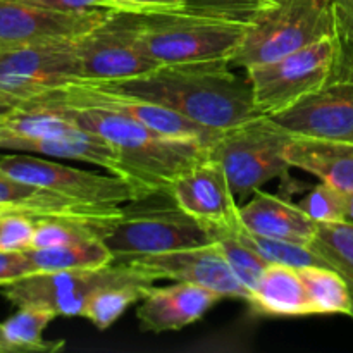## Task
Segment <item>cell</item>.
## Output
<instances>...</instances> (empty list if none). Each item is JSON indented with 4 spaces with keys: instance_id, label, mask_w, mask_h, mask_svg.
<instances>
[{
    "instance_id": "6da1fadb",
    "label": "cell",
    "mask_w": 353,
    "mask_h": 353,
    "mask_svg": "<svg viewBox=\"0 0 353 353\" xmlns=\"http://www.w3.org/2000/svg\"><path fill=\"white\" fill-rule=\"evenodd\" d=\"M103 85L168 107L216 131L261 116L247 76L238 74L230 61L162 64L137 78Z\"/></svg>"
},
{
    "instance_id": "7a4b0ae2",
    "label": "cell",
    "mask_w": 353,
    "mask_h": 353,
    "mask_svg": "<svg viewBox=\"0 0 353 353\" xmlns=\"http://www.w3.org/2000/svg\"><path fill=\"white\" fill-rule=\"evenodd\" d=\"M61 105L78 126L102 134L112 143L119 157V178L131 186L137 200L169 193L186 169L209 157V145L199 140L165 137L110 110Z\"/></svg>"
},
{
    "instance_id": "3957f363",
    "label": "cell",
    "mask_w": 353,
    "mask_h": 353,
    "mask_svg": "<svg viewBox=\"0 0 353 353\" xmlns=\"http://www.w3.org/2000/svg\"><path fill=\"white\" fill-rule=\"evenodd\" d=\"M130 14L138 41L157 65L230 61L252 21L195 12Z\"/></svg>"
},
{
    "instance_id": "277c9868",
    "label": "cell",
    "mask_w": 353,
    "mask_h": 353,
    "mask_svg": "<svg viewBox=\"0 0 353 353\" xmlns=\"http://www.w3.org/2000/svg\"><path fill=\"white\" fill-rule=\"evenodd\" d=\"M324 37H338L334 0H274L252 19L230 64L240 69L264 64Z\"/></svg>"
},
{
    "instance_id": "5b68a950",
    "label": "cell",
    "mask_w": 353,
    "mask_h": 353,
    "mask_svg": "<svg viewBox=\"0 0 353 353\" xmlns=\"http://www.w3.org/2000/svg\"><path fill=\"white\" fill-rule=\"evenodd\" d=\"M293 138L272 117L261 114L221 131L209 145V157L219 162L234 195L245 196L286 174L292 168L288 147Z\"/></svg>"
},
{
    "instance_id": "8992f818",
    "label": "cell",
    "mask_w": 353,
    "mask_h": 353,
    "mask_svg": "<svg viewBox=\"0 0 353 353\" xmlns=\"http://www.w3.org/2000/svg\"><path fill=\"white\" fill-rule=\"evenodd\" d=\"M216 241V233L178 207L172 196L168 203H150V196L134 200L130 207H124L123 216L103 236V243L112 252L116 262Z\"/></svg>"
},
{
    "instance_id": "52a82bcc",
    "label": "cell",
    "mask_w": 353,
    "mask_h": 353,
    "mask_svg": "<svg viewBox=\"0 0 353 353\" xmlns=\"http://www.w3.org/2000/svg\"><path fill=\"white\" fill-rule=\"evenodd\" d=\"M340 54V38L324 37L285 57L245 69L259 114L276 116L323 88L333 78Z\"/></svg>"
},
{
    "instance_id": "ba28073f",
    "label": "cell",
    "mask_w": 353,
    "mask_h": 353,
    "mask_svg": "<svg viewBox=\"0 0 353 353\" xmlns=\"http://www.w3.org/2000/svg\"><path fill=\"white\" fill-rule=\"evenodd\" d=\"M128 283L155 285L157 281L130 262L114 261L102 268L33 272L6 285L3 295L16 307H45L57 316L74 317L81 316L88 300L99 290Z\"/></svg>"
},
{
    "instance_id": "9c48e42d",
    "label": "cell",
    "mask_w": 353,
    "mask_h": 353,
    "mask_svg": "<svg viewBox=\"0 0 353 353\" xmlns=\"http://www.w3.org/2000/svg\"><path fill=\"white\" fill-rule=\"evenodd\" d=\"M78 38L0 52V112L79 81Z\"/></svg>"
},
{
    "instance_id": "30bf717a",
    "label": "cell",
    "mask_w": 353,
    "mask_h": 353,
    "mask_svg": "<svg viewBox=\"0 0 353 353\" xmlns=\"http://www.w3.org/2000/svg\"><path fill=\"white\" fill-rule=\"evenodd\" d=\"M79 81L116 83L157 68L138 41L128 12L110 10L109 17L76 41Z\"/></svg>"
},
{
    "instance_id": "8fae6325",
    "label": "cell",
    "mask_w": 353,
    "mask_h": 353,
    "mask_svg": "<svg viewBox=\"0 0 353 353\" xmlns=\"http://www.w3.org/2000/svg\"><path fill=\"white\" fill-rule=\"evenodd\" d=\"M41 97L61 102L64 105L76 107V109H102L123 114V116L130 117L157 133L165 134V137L199 140L202 143L210 145L221 134V131L202 126L168 107L121 93L103 83L74 81Z\"/></svg>"
},
{
    "instance_id": "7c38bea8",
    "label": "cell",
    "mask_w": 353,
    "mask_h": 353,
    "mask_svg": "<svg viewBox=\"0 0 353 353\" xmlns=\"http://www.w3.org/2000/svg\"><path fill=\"white\" fill-rule=\"evenodd\" d=\"M0 171L83 203L123 205L124 202L137 200L131 186L119 176L97 174L33 155L2 157Z\"/></svg>"
},
{
    "instance_id": "4fadbf2b",
    "label": "cell",
    "mask_w": 353,
    "mask_h": 353,
    "mask_svg": "<svg viewBox=\"0 0 353 353\" xmlns=\"http://www.w3.org/2000/svg\"><path fill=\"white\" fill-rule=\"evenodd\" d=\"M269 117L295 137L353 141V74L334 71L323 88Z\"/></svg>"
},
{
    "instance_id": "5bb4252c",
    "label": "cell",
    "mask_w": 353,
    "mask_h": 353,
    "mask_svg": "<svg viewBox=\"0 0 353 353\" xmlns=\"http://www.w3.org/2000/svg\"><path fill=\"white\" fill-rule=\"evenodd\" d=\"M169 195L186 214L209 228L212 233L238 231L240 205L219 162L207 157L186 169L174 183Z\"/></svg>"
},
{
    "instance_id": "9a60e30c",
    "label": "cell",
    "mask_w": 353,
    "mask_h": 353,
    "mask_svg": "<svg viewBox=\"0 0 353 353\" xmlns=\"http://www.w3.org/2000/svg\"><path fill=\"white\" fill-rule=\"evenodd\" d=\"M109 9L59 12L24 0H0V52L24 45L79 38L109 17Z\"/></svg>"
},
{
    "instance_id": "2e32d148",
    "label": "cell",
    "mask_w": 353,
    "mask_h": 353,
    "mask_svg": "<svg viewBox=\"0 0 353 353\" xmlns=\"http://www.w3.org/2000/svg\"><path fill=\"white\" fill-rule=\"evenodd\" d=\"M128 262L145 274L152 276L155 281L169 279L193 283L219 293L223 299H238L245 302L250 299V293L238 281L228 265L217 241L202 247L133 259Z\"/></svg>"
},
{
    "instance_id": "e0dca14e",
    "label": "cell",
    "mask_w": 353,
    "mask_h": 353,
    "mask_svg": "<svg viewBox=\"0 0 353 353\" xmlns=\"http://www.w3.org/2000/svg\"><path fill=\"white\" fill-rule=\"evenodd\" d=\"M0 209L26 214L33 219H71L112 228L123 216L121 205H93L68 199L50 190L21 181L0 171Z\"/></svg>"
},
{
    "instance_id": "ac0fdd59",
    "label": "cell",
    "mask_w": 353,
    "mask_h": 353,
    "mask_svg": "<svg viewBox=\"0 0 353 353\" xmlns=\"http://www.w3.org/2000/svg\"><path fill=\"white\" fill-rule=\"evenodd\" d=\"M223 296L193 283L174 281L169 286L150 285L137 309L140 327L148 333L179 331L202 319Z\"/></svg>"
},
{
    "instance_id": "d6986e66",
    "label": "cell",
    "mask_w": 353,
    "mask_h": 353,
    "mask_svg": "<svg viewBox=\"0 0 353 353\" xmlns=\"http://www.w3.org/2000/svg\"><path fill=\"white\" fill-rule=\"evenodd\" d=\"M240 223L250 233L276 240L309 245L316 234L314 223L299 203H292L272 193L255 190L252 199L240 205Z\"/></svg>"
},
{
    "instance_id": "ffe728a7",
    "label": "cell",
    "mask_w": 353,
    "mask_h": 353,
    "mask_svg": "<svg viewBox=\"0 0 353 353\" xmlns=\"http://www.w3.org/2000/svg\"><path fill=\"white\" fill-rule=\"evenodd\" d=\"M292 168H299L343 192H353V141L295 137L288 147Z\"/></svg>"
},
{
    "instance_id": "44dd1931",
    "label": "cell",
    "mask_w": 353,
    "mask_h": 353,
    "mask_svg": "<svg viewBox=\"0 0 353 353\" xmlns=\"http://www.w3.org/2000/svg\"><path fill=\"white\" fill-rule=\"evenodd\" d=\"M248 305L262 316L305 317L314 316L309 293L299 269L271 264L250 293Z\"/></svg>"
},
{
    "instance_id": "7402d4cb",
    "label": "cell",
    "mask_w": 353,
    "mask_h": 353,
    "mask_svg": "<svg viewBox=\"0 0 353 353\" xmlns=\"http://www.w3.org/2000/svg\"><path fill=\"white\" fill-rule=\"evenodd\" d=\"M7 150L38 154L43 157L65 159V161H79L99 165L110 174H121L119 157L116 148L109 140L99 133L85 130L79 126L74 133L64 134L59 138H45V140H21L7 145Z\"/></svg>"
},
{
    "instance_id": "603a6c76",
    "label": "cell",
    "mask_w": 353,
    "mask_h": 353,
    "mask_svg": "<svg viewBox=\"0 0 353 353\" xmlns=\"http://www.w3.org/2000/svg\"><path fill=\"white\" fill-rule=\"evenodd\" d=\"M24 254L30 259L33 272L92 269L114 262L112 252L107 248L103 240L83 241V243L62 245V247L28 248Z\"/></svg>"
},
{
    "instance_id": "cb8c5ba5",
    "label": "cell",
    "mask_w": 353,
    "mask_h": 353,
    "mask_svg": "<svg viewBox=\"0 0 353 353\" xmlns=\"http://www.w3.org/2000/svg\"><path fill=\"white\" fill-rule=\"evenodd\" d=\"M299 271L314 316H348L353 319V290L340 272L323 265H309Z\"/></svg>"
},
{
    "instance_id": "d4e9b609",
    "label": "cell",
    "mask_w": 353,
    "mask_h": 353,
    "mask_svg": "<svg viewBox=\"0 0 353 353\" xmlns=\"http://www.w3.org/2000/svg\"><path fill=\"white\" fill-rule=\"evenodd\" d=\"M57 317L50 309L37 305L17 307V312L6 321L3 331L10 343L21 353L31 352H57L64 348V341H45L43 331Z\"/></svg>"
},
{
    "instance_id": "484cf974",
    "label": "cell",
    "mask_w": 353,
    "mask_h": 353,
    "mask_svg": "<svg viewBox=\"0 0 353 353\" xmlns=\"http://www.w3.org/2000/svg\"><path fill=\"white\" fill-rule=\"evenodd\" d=\"M309 247L340 272L353 290V223H317L316 234Z\"/></svg>"
},
{
    "instance_id": "4316f807",
    "label": "cell",
    "mask_w": 353,
    "mask_h": 353,
    "mask_svg": "<svg viewBox=\"0 0 353 353\" xmlns=\"http://www.w3.org/2000/svg\"><path fill=\"white\" fill-rule=\"evenodd\" d=\"M150 285L128 283V285L107 286L99 290L83 309L81 317L88 319L97 330L105 331L130 309L143 299L145 288Z\"/></svg>"
},
{
    "instance_id": "83f0119b",
    "label": "cell",
    "mask_w": 353,
    "mask_h": 353,
    "mask_svg": "<svg viewBox=\"0 0 353 353\" xmlns=\"http://www.w3.org/2000/svg\"><path fill=\"white\" fill-rule=\"evenodd\" d=\"M238 236H240L248 247L254 248L259 255H262L269 264L290 265V268L295 269L309 268V265L330 268L327 262L324 261L317 252H314L309 245L295 243V241L286 240H276V238L259 236V234L247 231L245 228H240V230H238Z\"/></svg>"
},
{
    "instance_id": "f1b7e54d",
    "label": "cell",
    "mask_w": 353,
    "mask_h": 353,
    "mask_svg": "<svg viewBox=\"0 0 353 353\" xmlns=\"http://www.w3.org/2000/svg\"><path fill=\"white\" fill-rule=\"evenodd\" d=\"M217 245L223 250L228 265L236 276L238 281L245 286L248 293L255 290L264 272L268 271L269 264L262 255L252 247H248L240 236L238 231H228V233H217Z\"/></svg>"
},
{
    "instance_id": "f546056e",
    "label": "cell",
    "mask_w": 353,
    "mask_h": 353,
    "mask_svg": "<svg viewBox=\"0 0 353 353\" xmlns=\"http://www.w3.org/2000/svg\"><path fill=\"white\" fill-rule=\"evenodd\" d=\"M110 228L71 219H38L31 248L62 247L83 241L103 240Z\"/></svg>"
},
{
    "instance_id": "4dcf8cb0",
    "label": "cell",
    "mask_w": 353,
    "mask_h": 353,
    "mask_svg": "<svg viewBox=\"0 0 353 353\" xmlns=\"http://www.w3.org/2000/svg\"><path fill=\"white\" fill-rule=\"evenodd\" d=\"M299 205L314 223L347 221L345 192L336 186L327 185V183L321 181L312 192H309L300 200Z\"/></svg>"
},
{
    "instance_id": "1f68e13d",
    "label": "cell",
    "mask_w": 353,
    "mask_h": 353,
    "mask_svg": "<svg viewBox=\"0 0 353 353\" xmlns=\"http://www.w3.org/2000/svg\"><path fill=\"white\" fill-rule=\"evenodd\" d=\"M37 219L26 214H9L0 219V250L24 252L31 248Z\"/></svg>"
},
{
    "instance_id": "d6a6232c",
    "label": "cell",
    "mask_w": 353,
    "mask_h": 353,
    "mask_svg": "<svg viewBox=\"0 0 353 353\" xmlns=\"http://www.w3.org/2000/svg\"><path fill=\"white\" fill-rule=\"evenodd\" d=\"M110 10L131 14L195 12L200 14V0H110Z\"/></svg>"
},
{
    "instance_id": "836d02e7",
    "label": "cell",
    "mask_w": 353,
    "mask_h": 353,
    "mask_svg": "<svg viewBox=\"0 0 353 353\" xmlns=\"http://www.w3.org/2000/svg\"><path fill=\"white\" fill-rule=\"evenodd\" d=\"M28 274H33V268L24 252L0 250V286L9 285Z\"/></svg>"
},
{
    "instance_id": "e575fe53",
    "label": "cell",
    "mask_w": 353,
    "mask_h": 353,
    "mask_svg": "<svg viewBox=\"0 0 353 353\" xmlns=\"http://www.w3.org/2000/svg\"><path fill=\"white\" fill-rule=\"evenodd\" d=\"M341 55L353 59V0H334Z\"/></svg>"
},
{
    "instance_id": "d590c367",
    "label": "cell",
    "mask_w": 353,
    "mask_h": 353,
    "mask_svg": "<svg viewBox=\"0 0 353 353\" xmlns=\"http://www.w3.org/2000/svg\"><path fill=\"white\" fill-rule=\"evenodd\" d=\"M24 2L59 12H85L95 9L110 10V0H24Z\"/></svg>"
},
{
    "instance_id": "8d00e7d4",
    "label": "cell",
    "mask_w": 353,
    "mask_h": 353,
    "mask_svg": "<svg viewBox=\"0 0 353 353\" xmlns=\"http://www.w3.org/2000/svg\"><path fill=\"white\" fill-rule=\"evenodd\" d=\"M0 353H21L12 343H10L9 338H7L2 323H0Z\"/></svg>"
},
{
    "instance_id": "74e56055",
    "label": "cell",
    "mask_w": 353,
    "mask_h": 353,
    "mask_svg": "<svg viewBox=\"0 0 353 353\" xmlns=\"http://www.w3.org/2000/svg\"><path fill=\"white\" fill-rule=\"evenodd\" d=\"M345 202H347V221L353 223V192H345Z\"/></svg>"
},
{
    "instance_id": "f35d334b",
    "label": "cell",
    "mask_w": 353,
    "mask_h": 353,
    "mask_svg": "<svg viewBox=\"0 0 353 353\" xmlns=\"http://www.w3.org/2000/svg\"><path fill=\"white\" fill-rule=\"evenodd\" d=\"M9 214H17V212H10V210H6V209H0V219H2L3 216H9Z\"/></svg>"
},
{
    "instance_id": "ab89813d",
    "label": "cell",
    "mask_w": 353,
    "mask_h": 353,
    "mask_svg": "<svg viewBox=\"0 0 353 353\" xmlns=\"http://www.w3.org/2000/svg\"><path fill=\"white\" fill-rule=\"evenodd\" d=\"M264 2H274V0H264Z\"/></svg>"
}]
</instances>
